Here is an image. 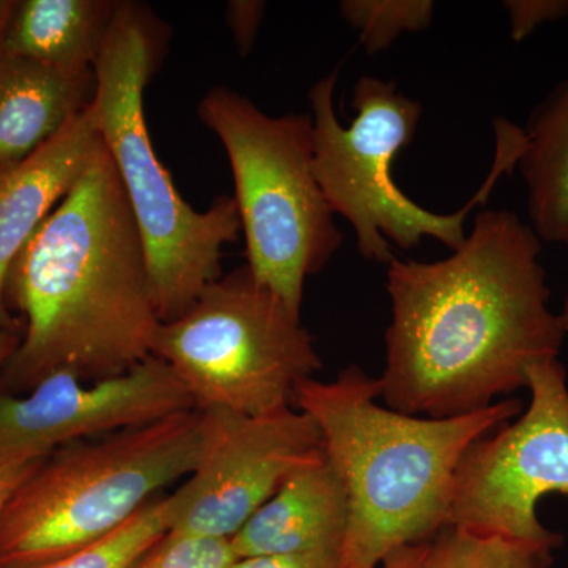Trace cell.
<instances>
[{
    "label": "cell",
    "instance_id": "1",
    "mask_svg": "<svg viewBox=\"0 0 568 568\" xmlns=\"http://www.w3.org/2000/svg\"><path fill=\"white\" fill-rule=\"evenodd\" d=\"M541 241L507 209L477 213L446 260L388 264L392 320L387 407L425 418L469 416L528 388V372L559 358L567 332L549 308Z\"/></svg>",
    "mask_w": 568,
    "mask_h": 568
},
{
    "label": "cell",
    "instance_id": "2",
    "mask_svg": "<svg viewBox=\"0 0 568 568\" xmlns=\"http://www.w3.org/2000/svg\"><path fill=\"white\" fill-rule=\"evenodd\" d=\"M26 316L7 379L32 390L71 373L110 379L151 357L160 321L148 256L106 145L10 265L6 298Z\"/></svg>",
    "mask_w": 568,
    "mask_h": 568
},
{
    "label": "cell",
    "instance_id": "3",
    "mask_svg": "<svg viewBox=\"0 0 568 568\" xmlns=\"http://www.w3.org/2000/svg\"><path fill=\"white\" fill-rule=\"evenodd\" d=\"M379 396V377L358 365L295 390L294 406L320 426L349 500L338 568H377L395 549L432 540L448 523L466 448L523 413L518 399H500L469 416L414 417L381 406Z\"/></svg>",
    "mask_w": 568,
    "mask_h": 568
},
{
    "label": "cell",
    "instance_id": "4",
    "mask_svg": "<svg viewBox=\"0 0 568 568\" xmlns=\"http://www.w3.org/2000/svg\"><path fill=\"white\" fill-rule=\"evenodd\" d=\"M168 29L151 9L118 2L93 63L99 119L148 256L149 278L162 323L178 320L222 276L223 246L242 233L234 197L219 196L207 211L192 207L156 155L144 112V92L162 62Z\"/></svg>",
    "mask_w": 568,
    "mask_h": 568
},
{
    "label": "cell",
    "instance_id": "5",
    "mask_svg": "<svg viewBox=\"0 0 568 568\" xmlns=\"http://www.w3.org/2000/svg\"><path fill=\"white\" fill-rule=\"evenodd\" d=\"M203 452L196 409L58 448L0 510V568L50 562L111 536L159 489L189 477Z\"/></svg>",
    "mask_w": 568,
    "mask_h": 568
},
{
    "label": "cell",
    "instance_id": "6",
    "mask_svg": "<svg viewBox=\"0 0 568 568\" xmlns=\"http://www.w3.org/2000/svg\"><path fill=\"white\" fill-rule=\"evenodd\" d=\"M339 70L310 89L313 121V173L332 212L353 226L357 250L368 263L390 264L392 244L413 250L424 237L457 250L466 239L465 222L484 205L500 175L510 174L525 151V132L506 119H496L495 163L484 185L465 207L436 213L422 207L398 189L392 164L416 138L424 106L398 91L392 80L362 77L355 82L357 115L345 126L336 118L334 95Z\"/></svg>",
    "mask_w": 568,
    "mask_h": 568
},
{
    "label": "cell",
    "instance_id": "7",
    "mask_svg": "<svg viewBox=\"0 0 568 568\" xmlns=\"http://www.w3.org/2000/svg\"><path fill=\"white\" fill-rule=\"evenodd\" d=\"M222 141L254 278L302 316L304 286L342 248L343 234L313 173L312 114H265L216 85L197 106Z\"/></svg>",
    "mask_w": 568,
    "mask_h": 568
},
{
    "label": "cell",
    "instance_id": "8",
    "mask_svg": "<svg viewBox=\"0 0 568 568\" xmlns=\"http://www.w3.org/2000/svg\"><path fill=\"white\" fill-rule=\"evenodd\" d=\"M152 355L174 369L201 413L257 416L294 406L297 387L323 369L302 316L246 264L160 324Z\"/></svg>",
    "mask_w": 568,
    "mask_h": 568
},
{
    "label": "cell",
    "instance_id": "9",
    "mask_svg": "<svg viewBox=\"0 0 568 568\" xmlns=\"http://www.w3.org/2000/svg\"><path fill=\"white\" fill-rule=\"evenodd\" d=\"M530 403L515 424L470 444L452 485L448 523L481 534L560 547L541 525L537 504L568 497V386L559 358L528 372Z\"/></svg>",
    "mask_w": 568,
    "mask_h": 568
},
{
    "label": "cell",
    "instance_id": "10",
    "mask_svg": "<svg viewBox=\"0 0 568 568\" xmlns=\"http://www.w3.org/2000/svg\"><path fill=\"white\" fill-rule=\"evenodd\" d=\"M201 414L203 457L185 484L164 497L168 532L233 538L287 478L324 457L320 426L297 407L257 416Z\"/></svg>",
    "mask_w": 568,
    "mask_h": 568
},
{
    "label": "cell",
    "instance_id": "11",
    "mask_svg": "<svg viewBox=\"0 0 568 568\" xmlns=\"http://www.w3.org/2000/svg\"><path fill=\"white\" fill-rule=\"evenodd\" d=\"M194 409L174 369L155 355L95 383L55 373L28 395L0 396V463L39 462L69 444Z\"/></svg>",
    "mask_w": 568,
    "mask_h": 568
},
{
    "label": "cell",
    "instance_id": "12",
    "mask_svg": "<svg viewBox=\"0 0 568 568\" xmlns=\"http://www.w3.org/2000/svg\"><path fill=\"white\" fill-rule=\"evenodd\" d=\"M103 148L93 103L17 162L0 164V324L11 328L6 305L10 265L41 223L77 185Z\"/></svg>",
    "mask_w": 568,
    "mask_h": 568
},
{
    "label": "cell",
    "instance_id": "13",
    "mask_svg": "<svg viewBox=\"0 0 568 568\" xmlns=\"http://www.w3.org/2000/svg\"><path fill=\"white\" fill-rule=\"evenodd\" d=\"M349 525L343 478L327 457L302 467L282 485L231 545L237 559L256 556L342 552Z\"/></svg>",
    "mask_w": 568,
    "mask_h": 568
},
{
    "label": "cell",
    "instance_id": "14",
    "mask_svg": "<svg viewBox=\"0 0 568 568\" xmlns=\"http://www.w3.org/2000/svg\"><path fill=\"white\" fill-rule=\"evenodd\" d=\"M95 73H70L0 54V164L17 162L55 136L95 95Z\"/></svg>",
    "mask_w": 568,
    "mask_h": 568
},
{
    "label": "cell",
    "instance_id": "15",
    "mask_svg": "<svg viewBox=\"0 0 568 568\" xmlns=\"http://www.w3.org/2000/svg\"><path fill=\"white\" fill-rule=\"evenodd\" d=\"M115 0H22L0 39V54L70 73L93 70L114 20Z\"/></svg>",
    "mask_w": 568,
    "mask_h": 568
},
{
    "label": "cell",
    "instance_id": "16",
    "mask_svg": "<svg viewBox=\"0 0 568 568\" xmlns=\"http://www.w3.org/2000/svg\"><path fill=\"white\" fill-rule=\"evenodd\" d=\"M519 173L530 227L540 241L568 246V78L530 114Z\"/></svg>",
    "mask_w": 568,
    "mask_h": 568
},
{
    "label": "cell",
    "instance_id": "17",
    "mask_svg": "<svg viewBox=\"0 0 568 568\" xmlns=\"http://www.w3.org/2000/svg\"><path fill=\"white\" fill-rule=\"evenodd\" d=\"M556 548L447 523L426 541L425 568H551Z\"/></svg>",
    "mask_w": 568,
    "mask_h": 568
},
{
    "label": "cell",
    "instance_id": "18",
    "mask_svg": "<svg viewBox=\"0 0 568 568\" xmlns=\"http://www.w3.org/2000/svg\"><path fill=\"white\" fill-rule=\"evenodd\" d=\"M168 532L163 499H152L111 536L91 547L37 566L17 568H132Z\"/></svg>",
    "mask_w": 568,
    "mask_h": 568
},
{
    "label": "cell",
    "instance_id": "19",
    "mask_svg": "<svg viewBox=\"0 0 568 568\" xmlns=\"http://www.w3.org/2000/svg\"><path fill=\"white\" fill-rule=\"evenodd\" d=\"M343 20L358 33L369 55L386 51L403 33H417L432 26L433 0H343L338 7Z\"/></svg>",
    "mask_w": 568,
    "mask_h": 568
},
{
    "label": "cell",
    "instance_id": "20",
    "mask_svg": "<svg viewBox=\"0 0 568 568\" xmlns=\"http://www.w3.org/2000/svg\"><path fill=\"white\" fill-rule=\"evenodd\" d=\"M235 560L231 538L166 532L132 568H230Z\"/></svg>",
    "mask_w": 568,
    "mask_h": 568
},
{
    "label": "cell",
    "instance_id": "21",
    "mask_svg": "<svg viewBox=\"0 0 568 568\" xmlns=\"http://www.w3.org/2000/svg\"><path fill=\"white\" fill-rule=\"evenodd\" d=\"M504 9L510 18L511 39L523 41L541 24L567 17L568 0H507Z\"/></svg>",
    "mask_w": 568,
    "mask_h": 568
},
{
    "label": "cell",
    "instance_id": "22",
    "mask_svg": "<svg viewBox=\"0 0 568 568\" xmlns=\"http://www.w3.org/2000/svg\"><path fill=\"white\" fill-rule=\"evenodd\" d=\"M265 3L260 0H233L226 7V22L233 32L235 47L242 58L250 54L264 20Z\"/></svg>",
    "mask_w": 568,
    "mask_h": 568
},
{
    "label": "cell",
    "instance_id": "23",
    "mask_svg": "<svg viewBox=\"0 0 568 568\" xmlns=\"http://www.w3.org/2000/svg\"><path fill=\"white\" fill-rule=\"evenodd\" d=\"M339 556L332 552L256 556L237 559L230 568H338Z\"/></svg>",
    "mask_w": 568,
    "mask_h": 568
},
{
    "label": "cell",
    "instance_id": "24",
    "mask_svg": "<svg viewBox=\"0 0 568 568\" xmlns=\"http://www.w3.org/2000/svg\"><path fill=\"white\" fill-rule=\"evenodd\" d=\"M39 462L0 463V510H2L3 504L7 503L14 488L21 484L22 478L28 476Z\"/></svg>",
    "mask_w": 568,
    "mask_h": 568
},
{
    "label": "cell",
    "instance_id": "25",
    "mask_svg": "<svg viewBox=\"0 0 568 568\" xmlns=\"http://www.w3.org/2000/svg\"><path fill=\"white\" fill-rule=\"evenodd\" d=\"M425 548L426 541L395 549L377 568H425Z\"/></svg>",
    "mask_w": 568,
    "mask_h": 568
},
{
    "label": "cell",
    "instance_id": "26",
    "mask_svg": "<svg viewBox=\"0 0 568 568\" xmlns=\"http://www.w3.org/2000/svg\"><path fill=\"white\" fill-rule=\"evenodd\" d=\"M18 338L11 334V328L0 324V365L7 364L18 349Z\"/></svg>",
    "mask_w": 568,
    "mask_h": 568
},
{
    "label": "cell",
    "instance_id": "27",
    "mask_svg": "<svg viewBox=\"0 0 568 568\" xmlns=\"http://www.w3.org/2000/svg\"><path fill=\"white\" fill-rule=\"evenodd\" d=\"M14 3L17 2H11V0H0V39H2L11 13H13Z\"/></svg>",
    "mask_w": 568,
    "mask_h": 568
},
{
    "label": "cell",
    "instance_id": "28",
    "mask_svg": "<svg viewBox=\"0 0 568 568\" xmlns=\"http://www.w3.org/2000/svg\"><path fill=\"white\" fill-rule=\"evenodd\" d=\"M560 320H562L564 328H566V332L568 334V293L566 295V301H564V308L562 313H560Z\"/></svg>",
    "mask_w": 568,
    "mask_h": 568
}]
</instances>
